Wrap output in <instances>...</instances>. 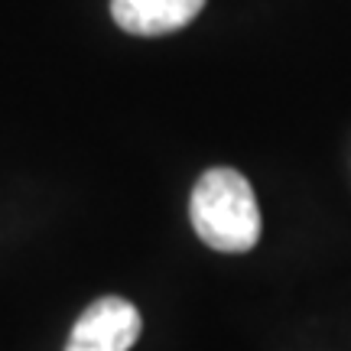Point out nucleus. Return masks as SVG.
I'll return each instance as SVG.
<instances>
[{"instance_id":"nucleus-1","label":"nucleus","mask_w":351,"mask_h":351,"mask_svg":"<svg viewBox=\"0 0 351 351\" xmlns=\"http://www.w3.org/2000/svg\"><path fill=\"white\" fill-rule=\"evenodd\" d=\"M189 215L195 234L221 254L251 251L261 238V208L251 182L228 166H215L195 182Z\"/></svg>"},{"instance_id":"nucleus-2","label":"nucleus","mask_w":351,"mask_h":351,"mask_svg":"<svg viewBox=\"0 0 351 351\" xmlns=\"http://www.w3.org/2000/svg\"><path fill=\"white\" fill-rule=\"evenodd\" d=\"M140 313L124 296H101L78 315L65 351H130L140 339Z\"/></svg>"},{"instance_id":"nucleus-3","label":"nucleus","mask_w":351,"mask_h":351,"mask_svg":"<svg viewBox=\"0 0 351 351\" xmlns=\"http://www.w3.org/2000/svg\"><path fill=\"white\" fill-rule=\"evenodd\" d=\"M205 0H111V16L124 33L163 36L189 26Z\"/></svg>"}]
</instances>
